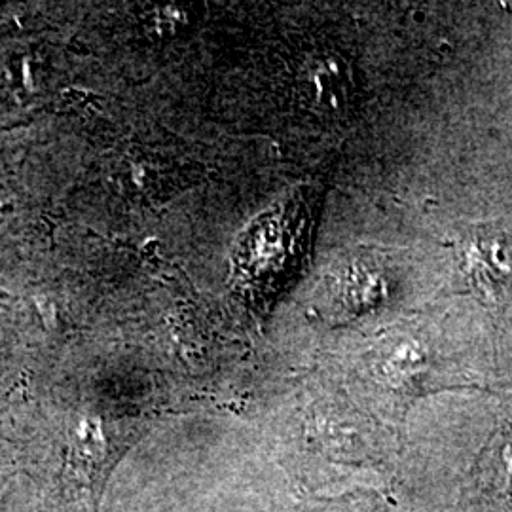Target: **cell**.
<instances>
[{"instance_id":"1","label":"cell","mask_w":512,"mask_h":512,"mask_svg":"<svg viewBox=\"0 0 512 512\" xmlns=\"http://www.w3.org/2000/svg\"><path fill=\"white\" fill-rule=\"evenodd\" d=\"M456 255L471 291L497 300L512 289V236L494 226H471L459 234Z\"/></svg>"}]
</instances>
